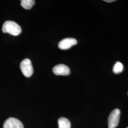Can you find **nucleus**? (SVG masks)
<instances>
[{
	"label": "nucleus",
	"instance_id": "1",
	"mask_svg": "<svg viewBox=\"0 0 128 128\" xmlns=\"http://www.w3.org/2000/svg\"><path fill=\"white\" fill-rule=\"evenodd\" d=\"M2 30L4 33H8L13 36H18L22 32V28L14 21L7 20L4 23Z\"/></svg>",
	"mask_w": 128,
	"mask_h": 128
},
{
	"label": "nucleus",
	"instance_id": "2",
	"mask_svg": "<svg viewBox=\"0 0 128 128\" xmlns=\"http://www.w3.org/2000/svg\"><path fill=\"white\" fill-rule=\"evenodd\" d=\"M20 68L23 75L27 78L30 77L33 73L32 62L28 58L24 59L20 63Z\"/></svg>",
	"mask_w": 128,
	"mask_h": 128
},
{
	"label": "nucleus",
	"instance_id": "3",
	"mask_svg": "<svg viewBox=\"0 0 128 128\" xmlns=\"http://www.w3.org/2000/svg\"><path fill=\"white\" fill-rule=\"evenodd\" d=\"M120 112L119 109H115L109 116L108 122L109 128H116L119 124Z\"/></svg>",
	"mask_w": 128,
	"mask_h": 128
},
{
	"label": "nucleus",
	"instance_id": "4",
	"mask_svg": "<svg viewBox=\"0 0 128 128\" xmlns=\"http://www.w3.org/2000/svg\"><path fill=\"white\" fill-rule=\"evenodd\" d=\"M4 128H24L23 124L18 119L10 117L7 119L4 122Z\"/></svg>",
	"mask_w": 128,
	"mask_h": 128
},
{
	"label": "nucleus",
	"instance_id": "5",
	"mask_svg": "<svg viewBox=\"0 0 128 128\" xmlns=\"http://www.w3.org/2000/svg\"><path fill=\"white\" fill-rule=\"evenodd\" d=\"M78 41L76 39L69 38L61 40L58 43V47L62 50H66L70 48L72 46L76 45Z\"/></svg>",
	"mask_w": 128,
	"mask_h": 128
},
{
	"label": "nucleus",
	"instance_id": "6",
	"mask_svg": "<svg viewBox=\"0 0 128 128\" xmlns=\"http://www.w3.org/2000/svg\"><path fill=\"white\" fill-rule=\"evenodd\" d=\"M53 72L57 76H68L70 73L68 67L64 64H59L53 68Z\"/></svg>",
	"mask_w": 128,
	"mask_h": 128
},
{
	"label": "nucleus",
	"instance_id": "7",
	"mask_svg": "<svg viewBox=\"0 0 128 128\" xmlns=\"http://www.w3.org/2000/svg\"><path fill=\"white\" fill-rule=\"evenodd\" d=\"M58 124L59 128H71V124L68 119L61 117L58 120Z\"/></svg>",
	"mask_w": 128,
	"mask_h": 128
},
{
	"label": "nucleus",
	"instance_id": "8",
	"mask_svg": "<svg viewBox=\"0 0 128 128\" xmlns=\"http://www.w3.org/2000/svg\"><path fill=\"white\" fill-rule=\"evenodd\" d=\"M35 4V1L34 0H21L20 4L25 9H30Z\"/></svg>",
	"mask_w": 128,
	"mask_h": 128
},
{
	"label": "nucleus",
	"instance_id": "9",
	"mask_svg": "<svg viewBox=\"0 0 128 128\" xmlns=\"http://www.w3.org/2000/svg\"><path fill=\"white\" fill-rule=\"evenodd\" d=\"M113 72L115 74H118L122 72L124 70V66L120 62H116L113 67Z\"/></svg>",
	"mask_w": 128,
	"mask_h": 128
},
{
	"label": "nucleus",
	"instance_id": "10",
	"mask_svg": "<svg viewBox=\"0 0 128 128\" xmlns=\"http://www.w3.org/2000/svg\"><path fill=\"white\" fill-rule=\"evenodd\" d=\"M104 1L106 2H115V0H104Z\"/></svg>",
	"mask_w": 128,
	"mask_h": 128
},
{
	"label": "nucleus",
	"instance_id": "11",
	"mask_svg": "<svg viewBox=\"0 0 128 128\" xmlns=\"http://www.w3.org/2000/svg\"><path fill=\"white\" fill-rule=\"evenodd\" d=\"M127 128H128V127H127Z\"/></svg>",
	"mask_w": 128,
	"mask_h": 128
},
{
	"label": "nucleus",
	"instance_id": "12",
	"mask_svg": "<svg viewBox=\"0 0 128 128\" xmlns=\"http://www.w3.org/2000/svg\"></svg>",
	"mask_w": 128,
	"mask_h": 128
}]
</instances>
